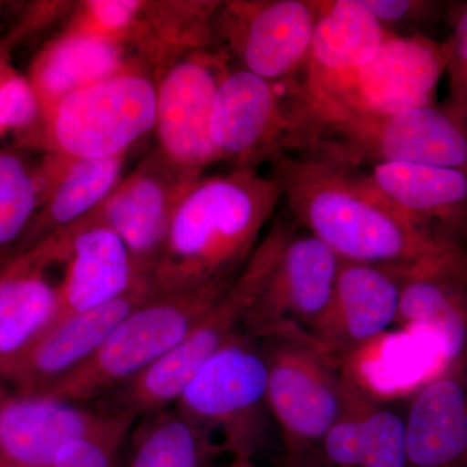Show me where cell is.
I'll list each match as a JSON object with an SVG mask.
<instances>
[{"label":"cell","instance_id":"obj_30","mask_svg":"<svg viewBox=\"0 0 467 467\" xmlns=\"http://www.w3.org/2000/svg\"><path fill=\"white\" fill-rule=\"evenodd\" d=\"M135 420L131 416L117 414L99 431L67 442L51 467H119L122 447Z\"/></svg>","mask_w":467,"mask_h":467},{"label":"cell","instance_id":"obj_10","mask_svg":"<svg viewBox=\"0 0 467 467\" xmlns=\"http://www.w3.org/2000/svg\"><path fill=\"white\" fill-rule=\"evenodd\" d=\"M317 15L316 0L221 2L213 36L241 67L273 84H287L306 69Z\"/></svg>","mask_w":467,"mask_h":467},{"label":"cell","instance_id":"obj_2","mask_svg":"<svg viewBox=\"0 0 467 467\" xmlns=\"http://www.w3.org/2000/svg\"><path fill=\"white\" fill-rule=\"evenodd\" d=\"M282 202L281 184L257 168L196 178L175 208L150 273L153 291L187 290L238 275Z\"/></svg>","mask_w":467,"mask_h":467},{"label":"cell","instance_id":"obj_8","mask_svg":"<svg viewBox=\"0 0 467 467\" xmlns=\"http://www.w3.org/2000/svg\"><path fill=\"white\" fill-rule=\"evenodd\" d=\"M264 353L245 334L218 350L198 371L174 404L175 410L212 435L232 456V467H252L266 405Z\"/></svg>","mask_w":467,"mask_h":467},{"label":"cell","instance_id":"obj_27","mask_svg":"<svg viewBox=\"0 0 467 467\" xmlns=\"http://www.w3.org/2000/svg\"><path fill=\"white\" fill-rule=\"evenodd\" d=\"M223 451L211 432L167 409L140 418L131 436L129 467H214Z\"/></svg>","mask_w":467,"mask_h":467},{"label":"cell","instance_id":"obj_14","mask_svg":"<svg viewBox=\"0 0 467 467\" xmlns=\"http://www.w3.org/2000/svg\"><path fill=\"white\" fill-rule=\"evenodd\" d=\"M201 175L175 167L156 150L121 180L88 218L109 226L121 238L138 275L150 281L175 208Z\"/></svg>","mask_w":467,"mask_h":467},{"label":"cell","instance_id":"obj_40","mask_svg":"<svg viewBox=\"0 0 467 467\" xmlns=\"http://www.w3.org/2000/svg\"><path fill=\"white\" fill-rule=\"evenodd\" d=\"M466 391H467V389H466Z\"/></svg>","mask_w":467,"mask_h":467},{"label":"cell","instance_id":"obj_32","mask_svg":"<svg viewBox=\"0 0 467 467\" xmlns=\"http://www.w3.org/2000/svg\"><path fill=\"white\" fill-rule=\"evenodd\" d=\"M146 2L140 0H92L82 5L77 29L122 41L140 21Z\"/></svg>","mask_w":467,"mask_h":467},{"label":"cell","instance_id":"obj_24","mask_svg":"<svg viewBox=\"0 0 467 467\" xmlns=\"http://www.w3.org/2000/svg\"><path fill=\"white\" fill-rule=\"evenodd\" d=\"M346 410L319 445L335 467H408L405 418L365 399L348 376Z\"/></svg>","mask_w":467,"mask_h":467},{"label":"cell","instance_id":"obj_15","mask_svg":"<svg viewBox=\"0 0 467 467\" xmlns=\"http://www.w3.org/2000/svg\"><path fill=\"white\" fill-rule=\"evenodd\" d=\"M61 264L60 245L47 236L9 254L0 265V379L50 328L58 310V284L48 270Z\"/></svg>","mask_w":467,"mask_h":467},{"label":"cell","instance_id":"obj_33","mask_svg":"<svg viewBox=\"0 0 467 467\" xmlns=\"http://www.w3.org/2000/svg\"><path fill=\"white\" fill-rule=\"evenodd\" d=\"M41 119V106L29 79L11 73L0 84V135L24 130Z\"/></svg>","mask_w":467,"mask_h":467},{"label":"cell","instance_id":"obj_25","mask_svg":"<svg viewBox=\"0 0 467 467\" xmlns=\"http://www.w3.org/2000/svg\"><path fill=\"white\" fill-rule=\"evenodd\" d=\"M129 66L122 41L72 27L39 52L27 79L38 98L42 115L67 95Z\"/></svg>","mask_w":467,"mask_h":467},{"label":"cell","instance_id":"obj_38","mask_svg":"<svg viewBox=\"0 0 467 467\" xmlns=\"http://www.w3.org/2000/svg\"><path fill=\"white\" fill-rule=\"evenodd\" d=\"M0 467H26V466L15 465V463L8 462V461L0 459Z\"/></svg>","mask_w":467,"mask_h":467},{"label":"cell","instance_id":"obj_12","mask_svg":"<svg viewBox=\"0 0 467 467\" xmlns=\"http://www.w3.org/2000/svg\"><path fill=\"white\" fill-rule=\"evenodd\" d=\"M223 51L201 50L177 57L156 82L159 152L182 171L201 175L218 162L209 137L218 86L230 70Z\"/></svg>","mask_w":467,"mask_h":467},{"label":"cell","instance_id":"obj_17","mask_svg":"<svg viewBox=\"0 0 467 467\" xmlns=\"http://www.w3.org/2000/svg\"><path fill=\"white\" fill-rule=\"evenodd\" d=\"M400 291L396 270L342 260L333 300L309 343L333 358L373 342L398 319Z\"/></svg>","mask_w":467,"mask_h":467},{"label":"cell","instance_id":"obj_11","mask_svg":"<svg viewBox=\"0 0 467 467\" xmlns=\"http://www.w3.org/2000/svg\"><path fill=\"white\" fill-rule=\"evenodd\" d=\"M340 264L317 236L295 233L245 319V335L309 343L310 331L333 300Z\"/></svg>","mask_w":467,"mask_h":467},{"label":"cell","instance_id":"obj_28","mask_svg":"<svg viewBox=\"0 0 467 467\" xmlns=\"http://www.w3.org/2000/svg\"><path fill=\"white\" fill-rule=\"evenodd\" d=\"M221 2H146L144 27L134 30L149 36L147 46L177 51L178 57L207 50L214 39L213 23Z\"/></svg>","mask_w":467,"mask_h":467},{"label":"cell","instance_id":"obj_18","mask_svg":"<svg viewBox=\"0 0 467 467\" xmlns=\"http://www.w3.org/2000/svg\"><path fill=\"white\" fill-rule=\"evenodd\" d=\"M155 294L143 282L119 299L67 319L50 328L9 373L15 395H42L97 352L117 325Z\"/></svg>","mask_w":467,"mask_h":467},{"label":"cell","instance_id":"obj_29","mask_svg":"<svg viewBox=\"0 0 467 467\" xmlns=\"http://www.w3.org/2000/svg\"><path fill=\"white\" fill-rule=\"evenodd\" d=\"M42 181L26 160L11 150H0V254H11L38 213Z\"/></svg>","mask_w":467,"mask_h":467},{"label":"cell","instance_id":"obj_4","mask_svg":"<svg viewBox=\"0 0 467 467\" xmlns=\"http://www.w3.org/2000/svg\"><path fill=\"white\" fill-rule=\"evenodd\" d=\"M297 229L294 217L276 218L232 285L190 333L140 376L100 399L101 409L138 420L174 405L209 359L242 334L285 243Z\"/></svg>","mask_w":467,"mask_h":467},{"label":"cell","instance_id":"obj_7","mask_svg":"<svg viewBox=\"0 0 467 467\" xmlns=\"http://www.w3.org/2000/svg\"><path fill=\"white\" fill-rule=\"evenodd\" d=\"M43 142L55 155L99 160L124 156L155 130L156 81L140 67L67 95L41 115Z\"/></svg>","mask_w":467,"mask_h":467},{"label":"cell","instance_id":"obj_31","mask_svg":"<svg viewBox=\"0 0 467 467\" xmlns=\"http://www.w3.org/2000/svg\"><path fill=\"white\" fill-rule=\"evenodd\" d=\"M445 51V75L448 98L444 107L467 121V3L454 8L451 33L442 42Z\"/></svg>","mask_w":467,"mask_h":467},{"label":"cell","instance_id":"obj_20","mask_svg":"<svg viewBox=\"0 0 467 467\" xmlns=\"http://www.w3.org/2000/svg\"><path fill=\"white\" fill-rule=\"evenodd\" d=\"M364 177L405 216L456 242L467 239V171L389 162L373 165Z\"/></svg>","mask_w":467,"mask_h":467},{"label":"cell","instance_id":"obj_35","mask_svg":"<svg viewBox=\"0 0 467 467\" xmlns=\"http://www.w3.org/2000/svg\"><path fill=\"white\" fill-rule=\"evenodd\" d=\"M290 467H335L324 459L319 450L310 451L303 456L288 461Z\"/></svg>","mask_w":467,"mask_h":467},{"label":"cell","instance_id":"obj_16","mask_svg":"<svg viewBox=\"0 0 467 467\" xmlns=\"http://www.w3.org/2000/svg\"><path fill=\"white\" fill-rule=\"evenodd\" d=\"M55 235L61 245L64 275L58 282L57 315L50 328L149 281L138 275L121 238L99 221L86 217Z\"/></svg>","mask_w":467,"mask_h":467},{"label":"cell","instance_id":"obj_26","mask_svg":"<svg viewBox=\"0 0 467 467\" xmlns=\"http://www.w3.org/2000/svg\"><path fill=\"white\" fill-rule=\"evenodd\" d=\"M317 23L304 82L352 72L370 60L391 36L361 0H316Z\"/></svg>","mask_w":467,"mask_h":467},{"label":"cell","instance_id":"obj_6","mask_svg":"<svg viewBox=\"0 0 467 467\" xmlns=\"http://www.w3.org/2000/svg\"><path fill=\"white\" fill-rule=\"evenodd\" d=\"M445 75L444 45L423 34H391L364 66L318 82L285 88L292 110L387 116L434 104Z\"/></svg>","mask_w":467,"mask_h":467},{"label":"cell","instance_id":"obj_36","mask_svg":"<svg viewBox=\"0 0 467 467\" xmlns=\"http://www.w3.org/2000/svg\"><path fill=\"white\" fill-rule=\"evenodd\" d=\"M11 73H14V70L7 66L5 57H3L2 52H0V84H2V82L5 81Z\"/></svg>","mask_w":467,"mask_h":467},{"label":"cell","instance_id":"obj_39","mask_svg":"<svg viewBox=\"0 0 467 467\" xmlns=\"http://www.w3.org/2000/svg\"><path fill=\"white\" fill-rule=\"evenodd\" d=\"M0 5H2V3H0Z\"/></svg>","mask_w":467,"mask_h":467},{"label":"cell","instance_id":"obj_5","mask_svg":"<svg viewBox=\"0 0 467 467\" xmlns=\"http://www.w3.org/2000/svg\"><path fill=\"white\" fill-rule=\"evenodd\" d=\"M235 276L187 290L155 292L117 325L88 361L42 395L75 404L106 398L174 348Z\"/></svg>","mask_w":467,"mask_h":467},{"label":"cell","instance_id":"obj_1","mask_svg":"<svg viewBox=\"0 0 467 467\" xmlns=\"http://www.w3.org/2000/svg\"><path fill=\"white\" fill-rule=\"evenodd\" d=\"M291 216L342 260L418 270L467 269V251L389 204L361 171L299 153L272 162Z\"/></svg>","mask_w":467,"mask_h":467},{"label":"cell","instance_id":"obj_22","mask_svg":"<svg viewBox=\"0 0 467 467\" xmlns=\"http://www.w3.org/2000/svg\"><path fill=\"white\" fill-rule=\"evenodd\" d=\"M405 426L408 467H467V391L456 374L417 393Z\"/></svg>","mask_w":467,"mask_h":467},{"label":"cell","instance_id":"obj_3","mask_svg":"<svg viewBox=\"0 0 467 467\" xmlns=\"http://www.w3.org/2000/svg\"><path fill=\"white\" fill-rule=\"evenodd\" d=\"M294 153L361 171L378 164L431 165L467 171V121L435 104L387 116L292 110Z\"/></svg>","mask_w":467,"mask_h":467},{"label":"cell","instance_id":"obj_13","mask_svg":"<svg viewBox=\"0 0 467 467\" xmlns=\"http://www.w3.org/2000/svg\"><path fill=\"white\" fill-rule=\"evenodd\" d=\"M284 86L273 84L244 67L230 69L212 110L209 137L218 161L235 168H257L290 152L292 122Z\"/></svg>","mask_w":467,"mask_h":467},{"label":"cell","instance_id":"obj_37","mask_svg":"<svg viewBox=\"0 0 467 467\" xmlns=\"http://www.w3.org/2000/svg\"><path fill=\"white\" fill-rule=\"evenodd\" d=\"M11 395H12V391H9V389L7 386H5V383L3 382L2 379H0V405H2L3 402L7 400V399Z\"/></svg>","mask_w":467,"mask_h":467},{"label":"cell","instance_id":"obj_19","mask_svg":"<svg viewBox=\"0 0 467 467\" xmlns=\"http://www.w3.org/2000/svg\"><path fill=\"white\" fill-rule=\"evenodd\" d=\"M117 413L45 395L9 396L0 405V459L26 467H51L67 442L94 434Z\"/></svg>","mask_w":467,"mask_h":467},{"label":"cell","instance_id":"obj_9","mask_svg":"<svg viewBox=\"0 0 467 467\" xmlns=\"http://www.w3.org/2000/svg\"><path fill=\"white\" fill-rule=\"evenodd\" d=\"M266 405L284 438L288 461L318 450L346 410V379L333 358L297 339H270Z\"/></svg>","mask_w":467,"mask_h":467},{"label":"cell","instance_id":"obj_21","mask_svg":"<svg viewBox=\"0 0 467 467\" xmlns=\"http://www.w3.org/2000/svg\"><path fill=\"white\" fill-rule=\"evenodd\" d=\"M124 161L125 155L88 160L51 153L38 169L43 187L41 208L12 254L94 213L121 182Z\"/></svg>","mask_w":467,"mask_h":467},{"label":"cell","instance_id":"obj_34","mask_svg":"<svg viewBox=\"0 0 467 467\" xmlns=\"http://www.w3.org/2000/svg\"><path fill=\"white\" fill-rule=\"evenodd\" d=\"M362 5L382 24L398 34L401 27L417 26L434 16L438 3L422 0H361Z\"/></svg>","mask_w":467,"mask_h":467},{"label":"cell","instance_id":"obj_23","mask_svg":"<svg viewBox=\"0 0 467 467\" xmlns=\"http://www.w3.org/2000/svg\"><path fill=\"white\" fill-rule=\"evenodd\" d=\"M399 275L396 322L434 335L445 370H456L467 358V272L420 270Z\"/></svg>","mask_w":467,"mask_h":467}]
</instances>
